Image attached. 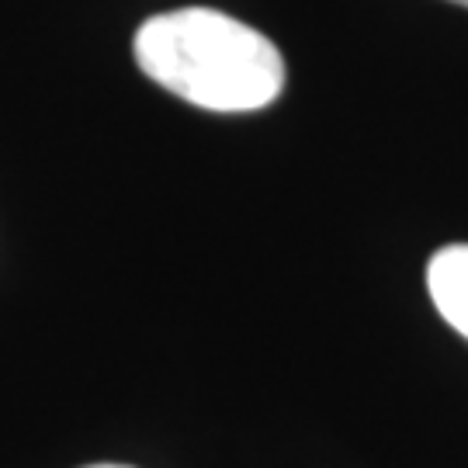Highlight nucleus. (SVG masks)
I'll return each mask as SVG.
<instances>
[{
	"instance_id": "1",
	"label": "nucleus",
	"mask_w": 468,
	"mask_h": 468,
	"mask_svg": "<svg viewBox=\"0 0 468 468\" xmlns=\"http://www.w3.org/2000/svg\"><path fill=\"white\" fill-rule=\"evenodd\" d=\"M133 49L153 84L222 115L268 108L288 77L268 35L212 7H181L143 21Z\"/></svg>"
},
{
	"instance_id": "2",
	"label": "nucleus",
	"mask_w": 468,
	"mask_h": 468,
	"mask_svg": "<svg viewBox=\"0 0 468 468\" xmlns=\"http://www.w3.org/2000/svg\"><path fill=\"white\" fill-rule=\"evenodd\" d=\"M427 288L444 323L468 340V243L444 247L431 257Z\"/></svg>"
},
{
	"instance_id": "3",
	"label": "nucleus",
	"mask_w": 468,
	"mask_h": 468,
	"mask_svg": "<svg viewBox=\"0 0 468 468\" xmlns=\"http://www.w3.org/2000/svg\"><path fill=\"white\" fill-rule=\"evenodd\" d=\"M87 468H133V465H112V462H108V465H87Z\"/></svg>"
},
{
	"instance_id": "4",
	"label": "nucleus",
	"mask_w": 468,
	"mask_h": 468,
	"mask_svg": "<svg viewBox=\"0 0 468 468\" xmlns=\"http://www.w3.org/2000/svg\"><path fill=\"white\" fill-rule=\"evenodd\" d=\"M452 4H458V7H468V0H452Z\"/></svg>"
}]
</instances>
